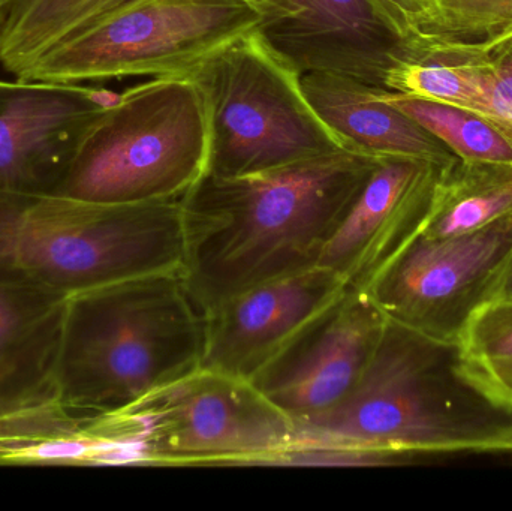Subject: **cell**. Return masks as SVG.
<instances>
[{
	"label": "cell",
	"instance_id": "obj_17",
	"mask_svg": "<svg viewBox=\"0 0 512 511\" xmlns=\"http://www.w3.org/2000/svg\"><path fill=\"white\" fill-rule=\"evenodd\" d=\"M512 215V165L454 162L442 171L421 233L460 236Z\"/></svg>",
	"mask_w": 512,
	"mask_h": 511
},
{
	"label": "cell",
	"instance_id": "obj_10",
	"mask_svg": "<svg viewBox=\"0 0 512 511\" xmlns=\"http://www.w3.org/2000/svg\"><path fill=\"white\" fill-rule=\"evenodd\" d=\"M387 320L369 293L346 290L252 383L294 423L327 413L357 386Z\"/></svg>",
	"mask_w": 512,
	"mask_h": 511
},
{
	"label": "cell",
	"instance_id": "obj_16",
	"mask_svg": "<svg viewBox=\"0 0 512 511\" xmlns=\"http://www.w3.org/2000/svg\"><path fill=\"white\" fill-rule=\"evenodd\" d=\"M301 81L313 110L349 152L376 159H423L442 168L459 161L435 135L385 101L384 87L324 72H307Z\"/></svg>",
	"mask_w": 512,
	"mask_h": 511
},
{
	"label": "cell",
	"instance_id": "obj_29",
	"mask_svg": "<svg viewBox=\"0 0 512 511\" xmlns=\"http://www.w3.org/2000/svg\"><path fill=\"white\" fill-rule=\"evenodd\" d=\"M267 2L276 3V5L279 6L280 0H267Z\"/></svg>",
	"mask_w": 512,
	"mask_h": 511
},
{
	"label": "cell",
	"instance_id": "obj_19",
	"mask_svg": "<svg viewBox=\"0 0 512 511\" xmlns=\"http://www.w3.org/2000/svg\"><path fill=\"white\" fill-rule=\"evenodd\" d=\"M382 98L420 123L462 161L512 165V125L492 114L382 89Z\"/></svg>",
	"mask_w": 512,
	"mask_h": 511
},
{
	"label": "cell",
	"instance_id": "obj_28",
	"mask_svg": "<svg viewBox=\"0 0 512 511\" xmlns=\"http://www.w3.org/2000/svg\"><path fill=\"white\" fill-rule=\"evenodd\" d=\"M5 9H6L5 0H0V20H2L3 12H5Z\"/></svg>",
	"mask_w": 512,
	"mask_h": 511
},
{
	"label": "cell",
	"instance_id": "obj_22",
	"mask_svg": "<svg viewBox=\"0 0 512 511\" xmlns=\"http://www.w3.org/2000/svg\"><path fill=\"white\" fill-rule=\"evenodd\" d=\"M462 344L480 365L512 360V299L487 303L472 318Z\"/></svg>",
	"mask_w": 512,
	"mask_h": 511
},
{
	"label": "cell",
	"instance_id": "obj_6",
	"mask_svg": "<svg viewBox=\"0 0 512 511\" xmlns=\"http://www.w3.org/2000/svg\"><path fill=\"white\" fill-rule=\"evenodd\" d=\"M295 434L252 381L201 368L93 419L87 464L277 465Z\"/></svg>",
	"mask_w": 512,
	"mask_h": 511
},
{
	"label": "cell",
	"instance_id": "obj_25",
	"mask_svg": "<svg viewBox=\"0 0 512 511\" xmlns=\"http://www.w3.org/2000/svg\"><path fill=\"white\" fill-rule=\"evenodd\" d=\"M480 365V363H478ZM483 371L486 372L487 378L490 383L512 401V360L507 362L487 363V365H480Z\"/></svg>",
	"mask_w": 512,
	"mask_h": 511
},
{
	"label": "cell",
	"instance_id": "obj_24",
	"mask_svg": "<svg viewBox=\"0 0 512 511\" xmlns=\"http://www.w3.org/2000/svg\"><path fill=\"white\" fill-rule=\"evenodd\" d=\"M382 14L405 39L414 41L436 11V0H375Z\"/></svg>",
	"mask_w": 512,
	"mask_h": 511
},
{
	"label": "cell",
	"instance_id": "obj_14",
	"mask_svg": "<svg viewBox=\"0 0 512 511\" xmlns=\"http://www.w3.org/2000/svg\"><path fill=\"white\" fill-rule=\"evenodd\" d=\"M259 30L301 75L324 72L376 87L408 50L375 0H280Z\"/></svg>",
	"mask_w": 512,
	"mask_h": 511
},
{
	"label": "cell",
	"instance_id": "obj_7",
	"mask_svg": "<svg viewBox=\"0 0 512 511\" xmlns=\"http://www.w3.org/2000/svg\"><path fill=\"white\" fill-rule=\"evenodd\" d=\"M277 8L267 0H132L48 48L17 77L86 84L191 75Z\"/></svg>",
	"mask_w": 512,
	"mask_h": 511
},
{
	"label": "cell",
	"instance_id": "obj_8",
	"mask_svg": "<svg viewBox=\"0 0 512 511\" xmlns=\"http://www.w3.org/2000/svg\"><path fill=\"white\" fill-rule=\"evenodd\" d=\"M192 74L210 105L207 174L246 176L348 150L313 110L301 72L261 30L228 45Z\"/></svg>",
	"mask_w": 512,
	"mask_h": 511
},
{
	"label": "cell",
	"instance_id": "obj_18",
	"mask_svg": "<svg viewBox=\"0 0 512 511\" xmlns=\"http://www.w3.org/2000/svg\"><path fill=\"white\" fill-rule=\"evenodd\" d=\"M132 0H9L0 20V65L14 77L57 42Z\"/></svg>",
	"mask_w": 512,
	"mask_h": 511
},
{
	"label": "cell",
	"instance_id": "obj_2",
	"mask_svg": "<svg viewBox=\"0 0 512 511\" xmlns=\"http://www.w3.org/2000/svg\"><path fill=\"white\" fill-rule=\"evenodd\" d=\"M375 162L340 150L246 176L206 174L182 200V276L197 308L206 315L318 266Z\"/></svg>",
	"mask_w": 512,
	"mask_h": 511
},
{
	"label": "cell",
	"instance_id": "obj_23",
	"mask_svg": "<svg viewBox=\"0 0 512 511\" xmlns=\"http://www.w3.org/2000/svg\"><path fill=\"white\" fill-rule=\"evenodd\" d=\"M451 53L462 54L471 62L478 86L483 92L486 113L507 120L512 125V41L504 42L486 53Z\"/></svg>",
	"mask_w": 512,
	"mask_h": 511
},
{
	"label": "cell",
	"instance_id": "obj_26",
	"mask_svg": "<svg viewBox=\"0 0 512 511\" xmlns=\"http://www.w3.org/2000/svg\"><path fill=\"white\" fill-rule=\"evenodd\" d=\"M512 299V251L508 258L507 266L502 272L501 281H499L498 291H496L495 300Z\"/></svg>",
	"mask_w": 512,
	"mask_h": 511
},
{
	"label": "cell",
	"instance_id": "obj_12",
	"mask_svg": "<svg viewBox=\"0 0 512 511\" xmlns=\"http://www.w3.org/2000/svg\"><path fill=\"white\" fill-rule=\"evenodd\" d=\"M444 170L423 159H376L318 267L339 276L348 290L367 293L423 230Z\"/></svg>",
	"mask_w": 512,
	"mask_h": 511
},
{
	"label": "cell",
	"instance_id": "obj_13",
	"mask_svg": "<svg viewBox=\"0 0 512 511\" xmlns=\"http://www.w3.org/2000/svg\"><path fill=\"white\" fill-rule=\"evenodd\" d=\"M348 288L324 267L243 291L206 314L203 369L252 381Z\"/></svg>",
	"mask_w": 512,
	"mask_h": 511
},
{
	"label": "cell",
	"instance_id": "obj_27",
	"mask_svg": "<svg viewBox=\"0 0 512 511\" xmlns=\"http://www.w3.org/2000/svg\"><path fill=\"white\" fill-rule=\"evenodd\" d=\"M510 41H512V33H511V35L505 36L504 39H501V41H499L498 44L493 45L492 48L498 47V45H501V44H504V42H510ZM492 48H489V50H492ZM489 50H487V51H489ZM484 53H486V51H484Z\"/></svg>",
	"mask_w": 512,
	"mask_h": 511
},
{
	"label": "cell",
	"instance_id": "obj_5",
	"mask_svg": "<svg viewBox=\"0 0 512 511\" xmlns=\"http://www.w3.org/2000/svg\"><path fill=\"white\" fill-rule=\"evenodd\" d=\"M212 119L191 75L150 78L90 123L50 194L102 204L182 201L206 176Z\"/></svg>",
	"mask_w": 512,
	"mask_h": 511
},
{
	"label": "cell",
	"instance_id": "obj_15",
	"mask_svg": "<svg viewBox=\"0 0 512 511\" xmlns=\"http://www.w3.org/2000/svg\"><path fill=\"white\" fill-rule=\"evenodd\" d=\"M65 296L0 266V422L54 404Z\"/></svg>",
	"mask_w": 512,
	"mask_h": 511
},
{
	"label": "cell",
	"instance_id": "obj_20",
	"mask_svg": "<svg viewBox=\"0 0 512 511\" xmlns=\"http://www.w3.org/2000/svg\"><path fill=\"white\" fill-rule=\"evenodd\" d=\"M384 87L402 95L486 113L471 62L451 51L408 45L406 53L388 69Z\"/></svg>",
	"mask_w": 512,
	"mask_h": 511
},
{
	"label": "cell",
	"instance_id": "obj_4",
	"mask_svg": "<svg viewBox=\"0 0 512 511\" xmlns=\"http://www.w3.org/2000/svg\"><path fill=\"white\" fill-rule=\"evenodd\" d=\"M182 201L102 204L0 191V266L65 296L182 272Z\"/></svg>",
	"mask_w": 512,
	"mask_h": 511
},
{
	"label": "cell",
	"instance_id": "obj_30",
	"mask_svg": "<svg viewBox=\"0 0 512 511\" xmlns=\"http://www.w3.org/2000/svg\"><path fill=\"white\" fill-rule=\"evenodd\" d=\"M5 2H6V6H8L9 0H5Z\"/></svg>",
	"mask_w": 512,
	"mask_h": 511
},
{
	"label": "cell",
	"instance_id": "obj_21",
	"mask_svg": "<svg viewBox=\"0 0 512 511\" xmlns=\"http://www.w3.org/2000/svg\"><path fill=\"white\" fill-rule=\"evenodd\" d=\"M512 33V0H436L423 32L408 44L484 53Z\"/></svg>",
	"mask_w": 512,
	"mask_h": 511
},
{
	"label": "cell",
	"instance_id": "obj_3",
	"mask_svg": "<svg viewBox=\"0 0 512 511\" xmlns=\"http://www.w3.org/2000/svg\"><path fill=\"white\" fill-rule=\"evenodd\" d=\"M206 315L182 272L155 273L66 300L54 404L81 417L117 413L203 366Z\"/></svg>",
	"mask_w": 512,
	"mask_h": 511
},
{
	"label": "cell",
	"instance_id": "obj_9",
	"mask_svg": "<svg viewBox=\"0 0 512 511\" xmlns=\"http://www.w3.org/2000/svg\"><path fill=\"white\" fill-rule=\"evenodd\" d=\"M512 251V215L460 236L418 233L367 293L385 317L439 341L462 342L493 302Z\"/></svg>",
	"mask_w": 512,
	"mask_h": 511
},
{
	"label": "cell",
	"instance_id": "obj_11",
	"mask_svg": "<svg viewBox=\"0 0 512 511\" xmlns=\"http://www.w3.org/2000/svg\"><path fill=\"white\" fill-rule=\"evenodd\" d=\"M117 96L81 83L0 80V191L53 192L90 123Z\"/></svg>",
	"mask_w": 512,
	"mask_h": 511
},
{
	"label": "cell",
	"instance_id": "obj_1",
	"mask_svg": "<svg viewBox=\"0 0 512 511\" xmlns=\"http://www.w3.org/2000/svg\"><path fill=\"white\" fill-rule=\"evenodd\" d=\"M295 431L291 450H316L328 465L391 464L421 453L512 452V401L462 342L439 341L387 320L351 395L295 423Z\"/></svg>",
	"mask_w": 512,
	"mask_h": 511
}]
</instances>
